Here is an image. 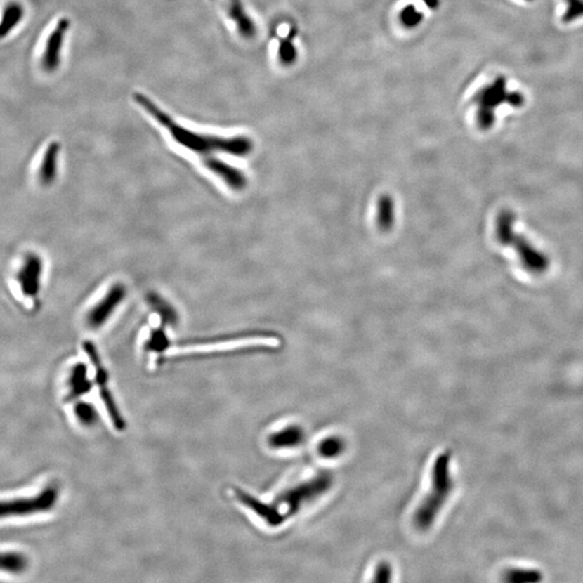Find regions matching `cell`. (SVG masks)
<instances>
[{
	"instance_id": "obj_18",
	"label": "cell",
	"mask_w": 583,
	"mask_h": 583,
	"mask_svg": "<svg viewBox=\"0 0 583 583\" xmlns=\"http://www.w3.org/2000/svg\"><path fill=\"white\" fill-rule=\"evenodd\" d=\"M58 154H60V144L58 142L51 143L46 150L45 156L42 159L41 172L46 181L52 180L55 175Z\"/></svg>"
},
{
	"instance_id": "obj_22",
	"label": "cell",
	"mask_w": 583,
	"mask_h": 583,
	"mask_svg": "<svg viewBox=\"0 0 583 583\" xmlns=\"http://www.w3.org/2000/svg\"><path fill=\"white\" fill-rule=\"evenodd\" d=\"M296 50L289 41H283L279 47V58L284 63H292L296 58Z\"/></svg>"
},
{
	"instance_id": "obj_21",
	"label": "cell",
	"mask_w": 583,
	"mask_h": 583,
	"mask_svg": "<svg viewBox=\"0 0 583 583\" xmlns=\"http://www.w3.org/2000/svg\"><path fill=\"white\" fill-rule=\"evenodd\" d=\"M76 415L78 419L84 424V425H90L92 422L96 421V412L93 407L89 404L79 403L76 406Z\"/></svg>"
},
{
	"instance_id": "obj_7",
	"label": "cell",
	"mask_w": 583,
	"mask_h": 583,
	"mask_svg": "<svg viewBox=\"0 0 583 583\" xmlns=\"http://www.w3.org/2000/svg\"><path fill=\"white\" fill-rule=\"evenodd\" d=\"M84 348L86 355L89 357L90 361L92 362L94 367H96V383H98V388L100 389V398H102L104 404H105V407L107 410L108 414H110V419H112L114 428L122 431V430L124 429V421L119 412H118V408H117L116 404H114V399L110 395L107 386H106L107 385L108 379L107 374H106L103 364L100 362L98 351H96V348L91 343H84Z\"/></svg>"
},
{
	"instance_id": "obj_23",
	"label": "cell",
	"mask_w": 583,
	"mask_h": 583,
	"mask_svg": "<svg viewBox=\"0 0 583 583\" xmlns=\"http://www.w3.org/2000/svg\"><path fill=\"white\" fill-rule=\"evenodd\" d=\"M391 574L392 570L390 565L387 563H381L376 570L373 580L377 581V582H388V581L391 580Z\"/></svg>"
},
{
	"instance_id": "obj_19",
	"label": "cell",
	"mask_w": 583,
	"mask_h": 583,
	"mask_svg": "<svg viewBox=\"0 0 583 583\" xmlns=\"http://www.w3.org/2000/svg\"><path fill=\"white\" fill-rule=\"evenodd\" d=\"M343 448H345V443L341 438L337 436H332L327 439L323 440L320 444L319 452L321 456L325 458H335L343 453Z\"/></svg>"
},
{
	"instance_id": "obj_2",
	"label": "cell",
	"mask_w": 583,
	"mask_h": 583,
	"mask_svg": "<svg viewBox=\"0 0 583 583\" xmlns=\"http://www.w3.org/2000/svg\"><path fill=\"white\" fill-rule=\"evenodd\" d=\"M450 455L448 452L442 453L434 461L433 469H432L431 490L425 500L420 504L414 516V523L418 530H427L431 528L436 516L447 500L450 492L453 490V480L450 478Z\"/></svg>"
},
{
	"instance_id": "obj_4",
	"label": "cell",
	"mask_w": 583,
	"mask_h": 583,
	"mask_svg": "<svg viewBox=\"0 0 583 583\" xmlns=\"http://www.w3.org/2000/svg\"><path fill=\"white\" fill-rule=\"evenodd\" d=\"M332 483H333V480H332V476L329 473H321L311 478L308 482L301 483V485L284 492L279 498L278 502L287 506L284 512L285 518L299 511L303 504H308V502H313V499L319 497L321 494H325L327 490H329Z\"/></svg>"
},
{
	"instance_id": "obj_16",
	"label": "cell",
	"mask_w": 583,
	"mask_h": 583,
	"mask_svg": "<svg viewBox=\"0 0 583 583\" xmlns=\"http://www.w3.org/2000/svg\"><path fill=\"white\" fill-rule=\"evenodd\" d=\"M148 303L150 307L162 317V322L169 325H175L178 322V313L166 299L152 293L148 295Z\"/></svg>"
},
{
	"instance_id": "obj_8",
	"label": "cell",
	"mask_w": 583,
	"mask_h": 583,
	"mask_svg": "<svg viewBox=\"0 0 583 583\" xmlns=\"http://www.w3.org/2000/svg\"><path fill=\"white\" fill-rule=\"evenodd\" d=\"M126 289L124 285L114 284L110 291L102 297L100 301L93 306V308L86 315V323L92 329H98L110 319L118 306L122 303L126 296Z\"/></svg>"
},
{
	"instance_id": "obj_15",
	"label": "cell",
	"mask_w": 583,
	"mask_h": 583,
	"mask_svg": "<svg viewBox=\"0 0 583 583\" xmlns=\"http://www.w3.org/2000/svg\"><path fill=\"white\" fill-rule=\"evenodd\" d=\"M70 391L68 393V397L66 398L67 401L70 400L77 399L80 395H84L88 390L91 388L89 381L86 379V369L84 364H78L74 367L70 376Z\"/></svg>"
},
{
	"instance_id": "obj_17",
	"label": "cell",
	"mask_w": 583,
	"mask_h": 583,
	"mask_svg": "<svg viewBox=\"0 0 583 583\" xmlns=\"http://www.w3.org/2000/svg\"><path fill=\"white\" fill-rule=\"evenodd\" d=\"M27 558L18 552H0V570L20 574L27 568Z\"/></svg>"
},
{
	"instance_id": "obj_6",
	"label": "cell",
	"mask_w": 583,
	"mask_h": 583,
	"mask_svg": "<svg viewBox=\"0 0 583 583\" xmlns=\"http://www.w3.org/2000/svg\"><path fill=\"white\" fill-rule=\"evenodd\" d=\"M70 26V20L61 18L48 35L41 53V66L46 72H53L60 67L64 41Z\"/></svg>"
},
{
	"instance_id": "obj_13",
	"label": "cell",
	"mask_w": 583,
	"mask_h": 583,
	"mask_svg": "<svg viewBox=\"0 0 583 583\" xmlns=\"http://www.w3.org/2000/svg\"><path fill=\"white\" fill-rule=\"evenodd\" d=\"M376 223L381 232H390L395 227V201L389 194L381 195L378 199Z\"/></svg>"
},
{
	"instance_id": "obj_3",
	"label": "cell",
	"mask_w": 583,
	"mask_h": 583,
	"mask_svg": "<svg viewBox=\"0 0 583 583\" xmlns=\"http://www.w3.org/2000/svg\"><path fill=\"white\" fill-rule=\"evenodd\" d=\"M496 237L502 245H506L516 250L520 263L526 270L534 275H542L548 270L550 261L546 254L516 230L514 215L511 211L504 210L496 220Z\"/></svg>"
},
{
	"instance_id": "obj_9",
	"label": "cell",
	"mask_w": 583,
	"mask_h": 583,
	"mask_svg": "<svg viewBox=\"0 0 583 583\" xmlns=\"http://www.w3.org/2000/svg\"><path fill=\"white\" fill-rule=\"evenodd\" d=\"M204 166L235 192H240L247 187L245 175L235 166L216 158H207Z\"/></svg>"
},
{
	"instance_id": "obj_12",
	"label": "cell",
	"mask_w": 583,
	"mask_h": 583,
	"mask_svg": "<svg viewBox=\"0 0 583 583\" xmlns=\"http://www.w3.org/2000/svg\"><path fill=\"white\" fill-rule=\"evenodd\" d=\"M237 497L241 500L242 504L249 508L252 509L257 516H261L263 520H266L269 525L277 526V525L282 524L284 518L282 514L275 508V506H269V504H263L259 500L254 499L250 494H245L241 490H236Z\"/></svg>"
},
{
	"instance_id": "obj_5",
	"label": "cell",
	"mask_w": 583,
	"mask_h": 583,
	"mask_svg": "<svg viewBox=\"0 0 583 583\" xmlns=\"http://www.w3.org/2000/svg\"><path fill=\"white\" fill-rule=\"evenodd\" d=\"M58 500V490L47 487L33 498L0 502V518L10 516H25L38 512L49 511Z\"/></svg>"
},
{
	"instance_id": "obj_14",
	"label": "cell",
	"mask_w": 583,
	"mask_h": 583,
	"mask_svg": "<svg viewBox=\"0 0 583 583\" xmlns=\"http://www.w3.org/2000/svg\"><path fill=\"white\" fill-rule=\"evenodd\" d=\"M303 439H305L303 430L297 426H291L270 435L269 444L275 448L295 447V446H299Z\"/></svg>"
},
{
	"instance_id": "obj_24",
	"label": "cell",
	"mask_w": 583,
	"mask_h": 583,
	"mask_svg": "<svg viewBox=\"0 0 583 583\" xmlns=\"http://www.w3.org/2000/svg\"><path fill=\"white\" fill-rule=\"evenodd\" d=\"M402 22H403L405 25L407 26H414L416 24L419 23L420 22V14H418L417 11L413 9V8H407V9L404 10L403 13H402Z\"/></svg>"
},
{
	"instance_id": "obj_1",
	"label": "cell",
	"mask_w": 583,
	"mask_h": 583,
	"mask_svg": "<svg viewBox=\"0 0 583 583\" xmlns=\"http://www.w3.org/2000/svg\"><path fill=\"white\" fill-rule=\"evenodd\" d=\"M136 103L144 108L145 112L152 117L164 130L168 131L172 140L185 150L197 154L209 155L211 152H225L233 156H247L253 150L252 140L244 136L235 138H221V136H208L189 130L181 124H176L171 116L162 112L156 104L146 98L144 94L136 93Z\"/></svg>"
},
{
	"instance_id": "obj_10",
	"label": "cell",
	"mask_w": 583,
	"mask_h": 583,
	"mask_svg": "<svg viewBox=\"0 0 583 583\" xmlns=\"http://www.w3.org/2000/svg\"><path fill=\"white\" fill-rule=\"evenodd\" d=\"M225 12L227 17L236 25L237 30L241 35L244 37H252L256 32L251 18L247 15L244 7L240 3V0H227L225 4Z\"/></svg>"
},
{
	"instance_id": "obj_20",
	"label": "cell",
	"mask_w": 583,
	"mask_h": 583,
	"mask_svg": "<svg viewBox=\"0 0 583 583\" xmlns=\"http://www.w3.org/2000/svg\"><path fill=\"white\" fill-rule=\"evenodd\" d=\"M168 347V339H166L164 332L162 329L152 332L150 335V339H148V351H154V353H162Z\"/></svg>"
},
{
	"instance_id": "obj_11",
	"label": "cell",
	"mask_w": 583,
	"mask_h": 583,
	"mask_svg": "<svg viewBox=\"0 0 583 583\" xmlns=\"http://www.w3.org/2000/svg\"><path fill=\"white\" fill-rule=\"evenodd\" d=\"M24 7L19 1H9L0 14V40L6 39L23 21Z\"/></svg>"
}]
</instances>
